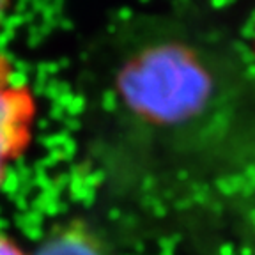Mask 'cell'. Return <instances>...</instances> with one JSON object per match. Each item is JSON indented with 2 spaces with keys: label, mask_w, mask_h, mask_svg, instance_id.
<instances>
[{
  "label": "cell",
  "mask_w": 255,
  "mask_h": 255,
  "mask_svg": "<svg viewBox=\"0 0 255 255\" xmlns=\"http://www.w3.org/2000/svg\"><path fill=\"white\" fill-rule=\"evenodd\" d=\"M121 103L142 126L184 133L204 126L223 103L213 60L190 43H145L124 59L116 78Z\"/></svg>",
  "instance_id": "cell-1"
},
{
  "label": "cell",
  "mask_w": 255,
  "mask_h": 255,
  "mask_svg": "<svg viewBox=\"0 0 255 255\" xmlns=\"http://www.w3.org/2000/svg\"><path fill=\"white\" fill-rule=\"evenodd\" d=\"M34 101L25 85L0 71V181L30 136Z\"/></svg>",
  "instance_id": "cell-2"
},
{
  "label": "cell",
  "mask_w": 255,
  "mask_h": 255,
  "mask_svg": "<svg viewBox=\"0 0 255 255\" xmlns=\"http://www.w3.org/2000/svg\"><path fill=\"white\" fill-rule=\"evenodd\" d=\"M34 255H107L101 243L84 227H66L46 238Z\"/></svg>",
  "instance_id": "cell-3"
},
{
  "label": "cell",
  "mask_w": 255,
  "mask_h": 255,
  "mask_svg": "<svg viewBox=\"0 0 255 255\" xmlns=\"http://www.w3.org/2000/svg\"><path fill=\"white\" fill-rule=\"evenodd\" d=\"M0 255H25V254L18 248V245L12 243L11 239L0 236Z\"/></svg>",
  "instance_id": "cell-4"
},
{
  "label": "cell",
  "mask_w": 255,
  "mask_h": 255,
  "mask_svg": "<svg viewBox=\"0 0 255 255\" xmlns=\"http://www.w3.org/2000/svg\"><path fill=\"white\" fill-rule=\"evenodd\" d=\"M9 0H0V20H2V16H4L5 9H7Z\"/></svg>",
  "instance_id": "cell-5"
}]
</instances>
